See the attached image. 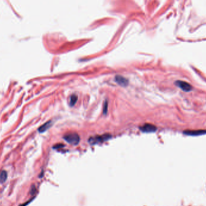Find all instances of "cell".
<instances>
[{
	"mask_svg": "<svg viewBox=\"0 0 206 206\" xmlns=\"http://www.w3.org/2000/svg\"><path fill=\"white\" fill-rule=\"evenodd\" d=\"M63 138L68 143L72 145H77L80 141V136L76 132L67 133Z\"/></svg>",
	"mask_w": 206,
	"mask_h": 206,
	"instance_id": "cell-1",
	"label": "cell"
},
{
	"mask_svg": "<svg viewBox=\"0 0 206 206\" xmlns=\"http://www.w3.org/2000/svg\"><path fill=\"white\" fill-rule=\"evenodd\" d=\"M111 137H112V136H111L110 134H106L101 135H97L95 136V137L90 138L89 139V143L92 144V145H95V144L106 142V141L110 139Z\"/></svg>",
	"mask_w": 206,
	"mask_h": 206,
	"instance_id": "cell-2",
	"label": "cell"
},
{
	"mask_svg": "<svg viewBox=\"0 0 206 206\" xmlns=\"http://www.w3.org/2000/svg\"><path fill=\"white\" fill-rule=\"evenodd\" d=\"M175 84H176V85H177L180 88H181V90L186 92L190 91L192 90V86L190 85L189 83L184 82V81L177 80L175 82Z\"/></svg>",
	"mask_w": 206,
	"mask_h": 206,
	"instance_id": "cell-3",
	"label": "cell"
},
{
	"mask_svg": "<svg viewBox=\"0 0 206 206\" xmlns=\"http://www.w3.org/2000/svg\"><path fill=\"white\" fill-rule=\"evenodd\" d=\"M140 129L144 132H154L157 130V128L153 125L146 123V124H145L144 125L141 126L140 128Z\"/></svg>",
	"mask_w": 206,
	"mask_h": 206,
	"instance_id": "cell-4",
	"label": "cell"
},
{
	"mask_svg": "<svg viewBox=\"0 0 206 206\" xmlns=\"http://www.w3.org/2000/svg\"><path fill=\"white\" fill-rule=\"evenodd\" d=\"M115 81L120 85L124 86V87L127 86L128 84V79H127L124 76L120 75H116L115 76Z\"/></svg>",
	"mask_w": 206,
	"mask_h": 206,
	"instance_id": "cell-5",
	"label": "cell"
},
{
	"mask_svg": "<svg viewBox=\"0 0 206 206\" xmlns=\"http://www.w3.org/2000/svg\"><path fill=\"white\" fill-rule=\"evenodd\" d=\"M184 134L188 135H202V134H206L205 130H197V131H186L184 132Z\"/></svg>",
	"mask_w": 206,
	"mask_h": 206,
	"instance_id": "cell-6",
	"label": "cell"
},
{
	"mask_svg": "<svg viewBox=\"0 0 206 206\" xmlns=\"http://www.w3.org/2000/svg\"><path fill=\"white\" fill-rule=\"evenodd\" d=\"M51 125H52V121H48V122L43 124L42 126H41V127L39 128V131L40 132H45V131H46L48 129H49V128L51 126Z\"/></svg>",
	"mask_w": 206,
	"mask_h": 206,
	"instance_id": "cell-7",
	"label": "cell"
},
{
	"mask_svg": "<svg viewBox=\"0 0 206 206\" xmlns=\"http://www.w3.org/2000/svg\"><path fill=\"white\" fill-rule=\"evenodd\" d=\"M7 178V173L6 171H2L0 172V183L3 184L6 181Z\"/></svg>",
	"mask_w": 206,
	"mask_h": 206,
	"instance_id": "cell-8",
	"label": "cell"
},
{
	"mask_svg": "<svg viewBox=\"0 0 206 206\" xmlns=\"http://www.w3.org/2000/svg\"><path fill=\"white\" fill-rule=\"evenodd\" d=\"M77 99H78V96L75 94H72L71 95L70 97V105L71 106H74L76 103V102L77 101Z\"/></svg>",
	"mask_w": 206,
	"mask_h": 206,
	"instance_id": "cell-9",
	"label": "cell"
},
{
	"mask_svg": "<svg viewBox=\"0 0 206 206\" xmlns=\"http://www.w3.org/2000/svg\"><path fill=\"white\" fill-rule=\"evenodd\" d=\"M107 102H106L105 103H104V109H103V112H104V114H106V113H107Z\"/></svg>",
	"mask_w": 206,
	"mask_h": 206,
	"instance_id": "cell-10",
	"label": "cell"
}]
</instances>
